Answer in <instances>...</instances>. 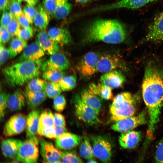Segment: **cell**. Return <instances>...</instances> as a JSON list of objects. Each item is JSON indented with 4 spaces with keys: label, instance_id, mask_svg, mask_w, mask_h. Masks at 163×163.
<instances>
[{
    "label": "cell",
    "instance_id": "obj_1",
    "mask_svg": "<svg viewBox=\"0 0 163 163\" xmlns=\"http://www.w3.org/2000/svg\"><path fill=\"white\" fill-rule=\"evenodd\" d=\"M142 91L149 115L148 136L152 139L163 106V70L153 63L148 64L145 70Z\"/></svg>",
    "mask_w": 163,
    "mask_h": 163
},
{
    "label": "cell",
    "instance_id": "obj_2",
    "mask_svg": "<svg viewBox=\"0 0 163 163\" xmlns=\"http://www.w3.org/2000/svg\"><path fill=\"white\" fill-rule=\"evenodd\" d=\"M84 35V40L87 42H101L110 44L123 42L127 37L124 26L116 19H96L86 28Z\"/></svg>",
    "mask_w": 163,
    "mask_h": 163
},
{
    "label": "cell",
    "instance_id": "obj_3",
    "mask_svg": "<svg viewBox=\"0 0 163 163\" xmlns=\"http://www.w3.org/2000/svg\"><path fill=\"white\" fill-rule=\"evenodd\" d=\"M43 62V59L42 58L35 61L18 62L4 69L3 73L10 86L15 87L22 85L40 75Z\"/></svg>",
    "mask_w": 163,
    "mask_h": 163
},
{
    "label": "cell",
    "instance_id": "obj_4",
    "mask_svg": "<svg viewBox=\"0 0 163 163\" xmlns=\"http://www.w3.org/2000/svg\"><path fill=\"white\" fill-rule=\"evenodd\" d=\"M136 100L134 96L127 92L116 96L110 106L111 119L116 122L133 116L136 111Z\"/></svg>",
    "mask_w": 163,
    "mask_h": 163
},
{
    "label": "cell",
    "instance_id": "obj_5",
    "mask_svg": "<svg viewBox=\"0 0 163 163\" xmlns=\"http://www.w3.org/2000/svg\"><path fill=\"white\" fill-rule=\"evenodd\" d=\"M39 139L36 137L22 141L15 161L23 163L37 162L39 156Z\"/></svg>",
    "mask_w": 163,
    "mask_h": 163
},
{
    "label": "cell",
    "instance_id": "obj_6",
    "mask_svg": "<svg viewBox=\"0 0 163 163\" xmlns=\"http://www.w3.org/2000/svg\"><path fill=\"white\" fill-rule=\"evenodd\" d=\"M74 103L76 115L79 120L90 125L100 123L96 112L84 103L78 94L75 95Z\"/></svg>",
    "mask_w": 163,
    "mask_h": 163
},
{
    "label": "cell",
    "instance_id": "obj_7",
    "mask_svg": "<svg viewBox=\"0 0 163 163\" xmlns=\"http://www.w3.org/2000/svg\"><path fill=\"white\" fill-rule=\"evenodd\" d=\"M94 155L103 162L110 161L112 156V147L110 142L105 137L96 136L92 138Z\"/></svg>",
    "mask_w": 163,
    "mask_h": 163
},
{
    "label": "cell",
    "instance_id": "obj_8",
    "mask_svg": "<svg viewBox=\"0 0 163 163\" xmlns=\"http://www.w3.org/2000/svg\"><path fill=\"white\" fill-rule=\"evenodd\" d=\"M100 57L96 53L91 52L82 57L77 66V69L83 76H91L97 72V66Z\"/></svg>",
    "mask_w": 163,
    "mask_h": 163
},
{
    "label": "cell",
    "instance_id": "obj_9",
    "mask_svg": "<svg viewBox=\"0 0 163 163\" xmlns=\"http://www.w3.org/2000/svg\"><path fill=\"white\" fill-rule=\"evenodd\" d=\"M145 112L143 111L136 116H133L116 122L111 129L116 131L123 133L130 131L146 122Z\"/></svg>",
    "mask_w": 163,
    "mask_h": 163
},
{
    "label": "cell",
    "instance_id": "obj_10",
    "mask_svg": "<svg viewBox=\"0 0 163 163\" xmlns=\"http://www.w3.org/2000/svg\"><path fill=\"white\" fill-rule=\"evenodd\" d=\"M26 118L21 113H17L11 117L5 124L3 133L6 136L20 134L26 128Z\"/></svg>",
    "mask_w": 163,
    "mask_h": 163
},
{
    "label": "cell",
    "instance_id": "obj_11",
    "mask_svg": "<svg viewBox=\"0 0 163 163\" xmlns=\"http://www.w3.org/2000/svg\"><path fill=\"white\" fill-rule=\"evenodd\" d=\"M69 61L62 53L57 52L51 55L48 59L42 64L41 69L43 72L48 70L63 71L68 69Z\"/></svg>",
    "mask_w": 163,
    "mask_h": 163
},
{
    "label": "cell",
    "instance_id": "obj_12",
    "mask_svg": "<svg viewBox=\"0 0 163 163\" xmlns=\"http://www.w3.org/2000/svg\"><path fill=\"white\" fill-rule=\"evenodd\" d=\"M39 141L40 145V152L42 157L46 162L50 163L62 162V152L50 142L42 138Z\"/></svg>",
    "mask_w": 163,
    "mask_h": 163
},
{
    "label": "cell",
    "instance_id": "obj_13",
    "mask_svg": "<svg viewBox=\"0 0 163 163\" xmlns=\"http://www.w3.org/2000/svg\"><path fill=\"white\" fill-rule=\"evenodd\" d=\"M157 0H120L117 2L100 6L101 11L125 8L135 9L141 8L151 2Z\"/></svg>",
    "mask_w": 163,
    "mask_h": 163
},
{
    "label": "cell",
    "instance_id": "obj_14",
    "mask_svg": "<svg viewBox=\"0 0 163 163\" xmlns=\"http://www.w3.org/2000/svg\"><path fill=\"white\" fill-rule=\"evenodd\" d=\"M56 139L55 146L59 150L71 149L78 145L82 141V137L81 136L67 132Z\"/></svg>",
    "mask_w": 163,
    "mask_h": 163
},
{
    "label": "cell",
    "instance_id": "obj_15",
    "mask_svg": "<svg viewBox=\"0 0 163 163\" xmlns=\"http://www.w3.org/2000/svg\"><path fill=\"white\" fill-rule=\"evenodd\" d=\"M121 59L114 54H105L100 57L97 72L106 73L122 66Z\"/></svg>",
    "mask_w": 163,
    "mask_h": 163
},
{
    "label": "cell",
    "instance_id": "obj_16",
    "mask_svg": "<svg viewBox=\"0 0 163 163\" xmlns=\"http://www.w3.org/2000/svg\"><path fill=\"white\" fill-rule=\"evenodd\" d=\"M82 101L93 109L98 115L102 106V99L89 87L81 92Z\"/></svg>",
    "mask_w": 163,
    "mask_h": 163
},
{
    "label": "cell",
    "instance_id": "obj_17",
    "mask_svg": "<svg viewBox=\"0 0 163 163\" xmlns=\"http://www.w3.org/2000/svg\"><path fill=\"white\" fill-rule=\"evenodd\" d=\"M36 40L47 55H52L59 50V45L50 38L45 30L40 31L37 35Z\"/></svg>",
    "mask_w": 163,
    "mask_h": 163
},
{
    "label": "cell",
    "instance_id": "obj_18",
    "mask_svg": "<svg viewBox=\"0 0 163 163\" xmlns=\"http://www.w3.org/2000/svg\"><path fill=\"white\" fill-rule=\"evenodd\" d=\"M101 83L112 89L121 86L125 81L123 74L118 70H114L105 73L100 78Z\"/></svg>",
    "mask_w": 163,
    "mask_h": 163
},
{
    "label": "cell",
    "instance_id": "obj_19",
    "mask_svg": "<svg viewBox=\"0 0 163 163\" xmlns=\"http://www.w3.org/2000/svg\"><path fill=\"white\" fill-rule=\"evenodd\" d=\"M146 39L153 42L163 40V12L158 15L150 25Z\"/></svg>",
    "mask_w": 163,
    "mask_h": 163
},
{
    "label": "cell",
    "instance_id": "obj_20",
    "mask_svg": "<svg viewBox=\"0 0 163 163\" xmlns=\"http://www.w3.org/2000/svg\"><path fill=\"white\" fill-rule=\"evenodd\" d=\"M45 54L36 40L27 45L24 48L18 59V61L37 60L41 59Z\"/></svg>",
    "mask_w": 163,
    "mask_h": 163
},
{
    "label": "cell",
    "instance_id": "obj_21",
    "mask_svg": "<svg viewBox=\"0 0 163 163\" xmlns=\"http://www.w3.org/2000/svg\"><path fill=\"white\" fill-rule=\"evenodd\" d=\"M26 102L24 92L18 89L11 94H8L7 108L11 111L21 110Z\"/></svg>",
    "mask_w": 163,
    "mask_h": 163
},
{
    "label": "cell",
    "instance_id": "obj_22",
    "mask_svg": "<svg viewBox=\"0 0 163 163\" xmlns=\"http://www.w3.org/2000/svg\"><path fill=\"white\" fill-rule=\"evenodd\" d=\"M142 137L141 133L135 131H129L122 133L119 138L120 145L125 149L135 148L138 144Z\"/></svg>",
    "mask_w": 163,
    "mask_h": 163
},
{
    "label": "cell",
    "instance_id": "obj_23",
    "mask_svg": "<svg viewBox=\"0 0 163 163\" xmlns=\"http://www.w3.org/2000/svg\"><path fill=\"white\" fill-rule=\"evenodd\" d=\"M48 33L50 38L59 45H66L72 41L71 36L66 29L53 27L49 29Z\"/></svg>",
    "mask_w": 163,
    "mask_h": 163
},
{
    "label": "cell",
    "instance_id": "obj_24",
    "mask_svg": "<svg viewBox=\"0 0 163 163\" xmlns=\"http://www.w3.org/2000/svg\"><path fill=\"white\" fill-rule=\"evenodd\" d=\"M22 141L14 139H8L3 140L1 148L3 155L10 159L15 158Z\"/></svg>",
    "mask_w": 163,
    "mask_h": 163
},
{
    "label": "cell",
    "instance_id": "obj_25",
    "mask_svg": "<svg viewBox=\"0 0 163 163\" xmlns=\"http://www.w3.org/2000/svg\"><path fill=\"white\" fill-rule=\"evenodd\" d=\"M40 115V113L38 110H34L27 116L25 128L26 136L27 139L36 136L37 133Z\"/></svg>",
    "mask_w": 163,
    "mask_h": 163
},
{
    "label": "cell",
    "instance_id": "obj_26",
    "mask_svg": "<svg viewBox=\"0 0 163 163\" xmlns=\"http://www.w3.org/2000/svg\"><path fill=\"white\" fill-rule=\"evenodd\" d=\"M55 126L53 114L52 111L49 109L43 110L40 114L37 134L43 136L47 130Z\"/></svg>",
    "mask_w": 163,
    "mask_h": 163
},
{
    "label": "cell",
    "instance_id": "obj_27",
    "mask_svg": "<svg viewBox=\"0 0 163 163\" xmlns=\"http://www.w3.org/2000/svg\"><path fill=\"white\" fill-rule=\"evenodd\" d=\"M37 13L34 21L36 27L39 30H45L47 27L50 19V15L46 10L42 4L37 7Z\"/></svg>",
    "mask_w": 163,
    "mask_h": 163
},
{
    "label": "cell",
    "instance_id": "obj_28",
    "mask_svg": "<svg viewBox=\"0 0 163 163\" xmlns=\"http://www.w3.org/2000/svg\"><path fill=\"white\" fill-rule=\"evenodd\" d=\"M24 94L26 102L31 109L38 107L45 101L47 96L44 90L32 91L26 89Z\"/></svg>",
    "mask_w": 163,
    "mask_h": 163
},
{
    "label": "cell",
    "instance_id": "obj_29",
    "mask_svg": "<svg viewBox=\"0 0 163 163\" xmlns=\"http://www.w3.org/2000/svg\"><path fill=\"white\" fill-rule=\"evenodd\" d=\"M72 6L68 0H57L53 16L58 20L65 18L69 14Z\"/></svg>",
    "mask_w": 163,
    "mask_h": 163
},
{
    "label": "cell",
    "instance_id": "obj_30",
    "mask_svg": "<svg viewBox=\"0 0 163 163\" xmlns=\"http://www.w3.org/2000/svg\"><path fill=\"white\" fill-rule=\"evenodd\" d=\"M26 41L23 40L17 36L13 37L11 40L8 49L10 58H13L23 51L27 46Z\"/></svg>",
    "mask_w": 163,
    "mask_h": 163
},
{
    "label": "cell",
    "instance_id": "obj_31",
    "mask_svg": "<svg viewBox=\"0 0 163 163\" xmlns=\"http://www.w3.org/2000/svg\"><path fill=\"white\" fill-rule=\"evenodd\" d=\"M80 156L86 159H94L95 156L94 155L92 147L87 137H85L82 141L79 149Z\"/></svg>",
    "mask_w": 163,
    "mask_h": 163
},
{
    "label": "cell",
    "instance_id": "obj_32",
    "mask_svg": "<svg viewBox=\"0 0 163 163\" xmlns=\"http://www.w3.org/2000/svg\"><path fill=\"white\" fill-rule=\"evenodd\" d=\"M77 78L75 75L64 76L57 82L62 90L64 91H71L74 89L76 84Z\"/></svg>",
    "mask_w": 163,
    "mask_h": 163
},
{
    "label": "cell",
    "instance_id": "obj_33",
    "mask_svg": "<svg viewBox=\"0 0 163 163\" xmlns=\"http://www.w3.org/2000/svg\"><path fill=\"white\" fill-rule=\"evenodd\" d=\"M44 91L49 97L54 98L60 94L62 90L57 82H47Z\"/></svg>",
    "mask_w": 163,
    "mask_h": 163
},
{
    "label": "cell",
    "instance_id": "obj_34",
    "mask_svg": "<svg viewBox=\"0 0 163 163\" xmlns=\"http://www.w3.org/2000/svg\"><path fill=\"white\" fill-rule=\"evenodd\" d=\"M47 83L43 79L35 77L28 81L26 89L32 91L44 90Z\"/></svg>",
    "mask_w": 163,
    "mask_h": 163
},
{
    "label": "cell",
    "instance_id": "obj_35",
    "mask_svg": "<svg viewBox=\"0 0 163 163\" xmlns=\"http://www.w3.org/2000/svg\"><path fill=\"white\" fill-rule=\"evenodd\" d=\"M62 162L82 163V160L74 151L65 150L62 152Z\"/></svg>",
    "mask_w": 163,
    "mask_h": 163
},
{
    "label": "cell",
    "instance_id": "obj_36",
    "mask_svg": "<svg viewBox=\"0 0 163 163\" xmlns=\"http://www.w3.org/2000/svg\"><path fill=\"white\" fill-rule=\"evenodd\" d=\"M63 71L48 70L43 72L42 77L50 82H58L65 76Z\"/></svg>",
    "mask_w": 163,
    "mask_h": 163
},
{
    "label": "cell",
    "instance_id": "obj_37",
    "mask_svg": "<svg viewBox=\"0 0 163 163\" xmlns=\"http://www.w3.org/2000/svg\"><path fill=\"white\" fill-rule=\"evenodd\" d=\"M96 88L97 94L102 99L109 100L113 98L112 88L101 83L96 85Z\"/></svg>",
    "mask_w": 163,
    "mask_h": 163
},
{
    "label": "cell",
    "instance_id": "obj_38",
    "mask_svg": "<svg viewBox=\"0 0 163 163\" xmlns=\"http://www.w3.org/2000/svg\"><path fill=\"white\" fill-rule=\"evenodd\" d=\"M20 4L18 0L9 1L8 10L16 18L21 15L23 12Z\"/></svg>",
    "mask_w": 163,
    "mask_h": 163
},
{
    "label": "cell",
    "instance_id": "obj_39",
    "mask_svg": "<svg viewBox=\"0 0 163 163\" xmlns=\"http://www.w3.org/2000/svg\"><path fill=\"white\" fill-rule=\"evenodd\" d=\"M6 28L11 37L17 36L21 28V25L17 20L14 17L7 26Z\"/></svg>",
    "mask_w": 163,
    "mask_h": 163
},
{
    "label": "cell",
    "instance_id": "obj_40",
    "mask_svg": "<svg viewBox=\"0 0 163 163\" xmlns=\"http://www.w3.org/2000/svg\"><path fill=\"white\" fill-rule=\"evenodd\" d=\"M53 107L56 111L60 112L63 110L66 105V101L63 95H59L53 99Z\"/></svg>",
    "mask_w": 163,
    "mask_h": 163
},
{
    "label": "cell",
    "instance_id": "obj_41",
    "mask_svg": "<svg viewBox=\"0 0 163 163\" xmlns=\"http://www.w3.org/2000/svg\"><path fill=\"white\" fill-rule=\"evenodd\" d=\"M34 33L32 27L28 28L22 27L19 30L17 36L21 40L26 41L33 36Z\"/></svg>",
    "mask_w": 163,
    "mask_h": 163
},
{
    "label": "cell",
    "instance_id": "obj_42",
    "mask_svg": "<svg viewBox=\"0 0 163 163\" xmlns=\"http://www.w3.org/2000/svg\"><path fill=\"white\" fill-rule=\"evenodd\" d=\"M23 12L29 20L31 24L34 21L37 13V8L34 6L27 5L23 8Z\"/></svg>",
    "mask_w": 163,
    "mask_h": 163
},
{
    "label": "cell",
    "instance_id": "obj_43",
    "mask_svg": "<svg viewBox=\"0 0 163 163\" xmlns=\"http://www.w3.org/2000/svg\"><path fill=\"white\" fill-rule=\"evenodd\" d=\"M8 94L5 91L1 92L0 97V118L1 121L3 119L7 107Z\"/></svg>",
    "mask_w": 163,
    "mask_h": 163
},
{
    "label": "cell",
    "instance_id": "obj_44",
    "mask_svg": "<svg viewBox=\"0 0 163 163\" xmlns=\"http://www.w3.org/2000/svg\"><path fill=\"white\" fill-rule=\"evenodd\" d=\"M57 0H43L42 4L46 10L53 16L56 6Z\"/></svg>",
    "mask_w": 163,
    "mask_h": 163
},
{
    "label": "cell",
    "instance_id": "obj_45",
    "mask_svg": "<svg viewBox=\"0 0 163 163\" xmlns=\"http://www.w3.org/2000/svg\"><path fill=\"white\" fill-rule=\"evenodd\" d=\"M10 56L8 48L5 47L3 44L0 43V64L2 66L7 61Z\"/></svg>",
    "mask_w": 163,
    "mask_h": 163
},
{
    "label": "cell",
    "instance_id": "obj_46",
    "mask_svg": "<svg viewBox=\"0 0 163 163\" xmlns=\"http://www.w3.org/2000/svg\"><path fill=\"white\" fill-rule=\"evenodd\" d=\"M155 161L157 163H163V138L158 143L156 149Z\"/></svg>",
    "mask_w": 163,
    "mask_h": 163
},
{
    "label": "cell",
    "instance_id": "obj_47",
    "mask_svg": "<svg viewBox=\"0 0 163 163\" xmlns=\"http://www.w3.org/2000/svg\"><path fill=\"white\" fill-rule=\"evenodd\" d=\"M14 18V17L8 10L3 12L1 19V26L6 28Z\"/></svg>",
    "mask_w": 163,
    "mask_h": 163
},
{
    "label": "cell",
    "instance_id": "obj_48",
    "mask_svg": "<svg viewBox=\"0 0 163 163\" xmlns=\"http://www.w3.org/2000/svg\"><path fill=\"white\" fill-rule=\"evenodd\" d=\"M10 35L6 27L1 26L0 28V40L1 44H4L10 40Z\"/></svg>",
    "mask_w": 163,
    "mask_h": 163
},
{
    "label": "cell",
    "instance_id": "obj_49",
    "mask_svg": "<svg viewBox=\"0 0 163 163\" xmlns=\"http://www.w3.org/2000/svg\"><path fill=\"white\" fill-rule=\"evenodd\" d=\"M19 22L21 26L23 28H29L31 27V24L28 18L25 15L23 12L16 18Z\"/></svg>",
    "mask_w": 163,
    "mask_h": 163
},
{
    "label": "cell",
    "instance_id": "obj_50",
    "mask_svg": "<svg viewBox=\"0 0 163 163\" xmlns=\"http://www.w3.org/2000/svg\"><path fill=\"white\" fill-rule=\"evenodd\" d=\"M53 116L54 123L55 126H66L65 119L63 115L59 113H55Z\"/></svg>",
    "mask_w": 163,
    "mask_h": 163
},
{
    "label": "cell",
    "instance_id": "obj_51",
    "mask_svg": "<svg viewBox=\"0 0 163 163\" xmlns=\"http://www.w3.org/2000/svg\"><path fill=\"white\" fill-rule=\"evenodd\" d=\"M9 0H0V9L1 12L8 10Z\"/></svg>",
    "mask_w": 163,
    "mask_h": 163
},
{
    "label": "cell",
    "instance_id": "obj_52",
    "mask_svg": "<svg viewBox=\"0 0 163 163\" xmlns=\"http://www.w3.org/2000/svg\"><path fill=\"white\" fill-rule=\"evenodd\" d=\"M55 129L57 137L67 132V130L65 126H55Z\"/></svg>",
    "mask_w": 163,
    "mask_h": 163
},
{
    "label": "cell",
    "instance_id": "obj_53",
    "mask_svg": "<svg viewBox=\"0 0 163 163\" xmlns=\"http://www.w3.org/2000/svg\"><path fill=\"white\" fill-rule=\"evenodd\" d=\"M18 2L21 3L22 2H26L27 5L34 6L40 0H18Z\"/></svg>",
    "mask_w": 163,
    "mask_h": 163
},
{
    "label": "cell",
    "instance_id": "obj_54",
    "mask_svg": "<svg viewBox=\"0 0 163 163\" xmlns=\"http://www.w3.org/2000/svg\"><path fill=\"white\" fill-rule=\"evenodd\" d=\"M77 2L81 3H88L92 0H75Z\"/></svg>",
    "mask_w": 163,
    "mask_h": 163
},
{
    "label": "cell",
    "instance_id": "obj_55",
    "mask_svg": "<svg viewBox=\"0 0 163 163\" xmlns=\"http://www.w3.org/2000/svg\"><path fill=\"white\" fill-rule=\"evenodd\" d=\"M97 162L94 159H92L88 160V163H96Z\"/></svg>",
    "mask_w": 163,
    "mask_h": 163
}]
</instances>
